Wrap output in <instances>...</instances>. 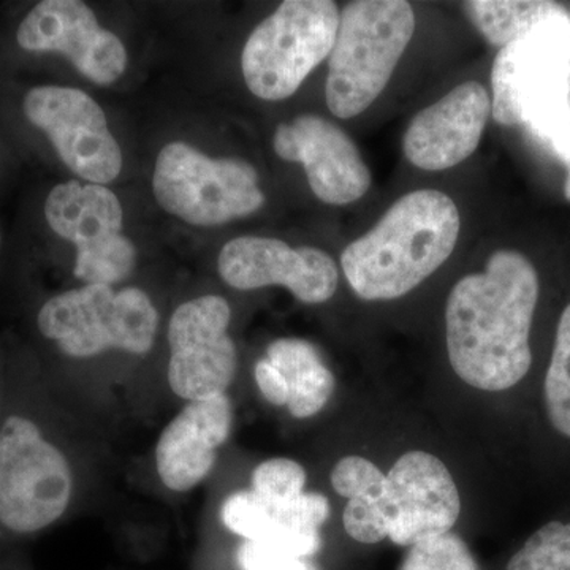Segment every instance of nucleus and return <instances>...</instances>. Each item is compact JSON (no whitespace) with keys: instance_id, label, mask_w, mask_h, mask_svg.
Masks as SVG:
<instances>
[{"instance_id":"cd10ccee","label":"nucleus","mask_w":570,"mask_h":570,"mask_svg":"<svg viewBox=\"0 0 570 570\" xmlns=\"http://www.w3.org/2000/svg\"><path fill=\"white\" fill-rule=\"evenodd\" d=\"M551 151L557 154L562 163L566 164V167H568V178H566L564 184V197L570 204V132L566 135L562 140L558 141L557 145L551 148Z\"/></svg>"},{"instance_id":"2eb2a0df","label":"nucleus","mask_w":570,"mask_h":570,"mask_svg":"<svg viewBox=\"0 0 570 570\" xmlns=\"http://www.w3.org/2000/svg\"><path fill=\"white\" fill-rule=\"evenodd\" d=\"M490 115L487 89L478 81L463 82L412 119L403 138L404 156L420 170L456 167L479 148Z\"/></svg>"},{"instance_id":"a878e982","label":"nucleus","mask_w":570,"mask_h":570,"mask_svg":"<svg viewBox=\"0 0 570 570\" xmlns=\"http://www.w3.org/2000/svg\"><path fill=\"white\" fill-rule=\"evenodd\" d=\"M343 523L356 542L377 543L389 538L387 520L374 499H351L344 509Z\"/></svg>"},{"instance_id":"9b49d317","label":"nucleus","mask_w":570,"mask_h":570,"mask_svg":"<svg viewBox=\"0 0 570 570\" xmlns=\"http://www.w3.org/2000/svg\"><path fill=\"white\" fill-rule=\"evenodd\" d=\"M14 41L28 55H61L96 85H111L127 67L122 41L100 28L94 11L80 0L36 3L18 22Z\"/></svg>"},{"instance_id":"b1692460","label":"nucleus","mask_w":570,"mask_h":570,"mask_svg":"<svg viewBox=\"0 0 570 570\" xmlns=\"http://www.w3.org/2000/svg\"><path fill=\"white\" fill-rule=\"evenodd\" d=\"M253 490L272 501H288L305 493L306 471L302 464L288 459L264 461L254 469Z\"/></svg>"},{"instance_id":"9d476101","label":"nucleus","mask_w":570,"mask_h":570,"mask_svg":"<svg viewBox=\"0 0 570 570\" xmlns=\"http://www.w3.org/2000/svg\"><path fill=\"white\" fill-rule=\"evenodd\" d=\"M230 317V306L217 295L190 299L175 311L168 324V384L175 395L190 403L230 387L238 366Z\"/></svg>"},{"instance_id":"ddd939ff","label":"nucleus","mask_w":570,"mask_h":570,"mask_svg":"<svg viewBox=\"0 0 570 570\" xmlns=\"http://www.w3.org/2000/svg\"><path fill=\"white\" fill-rule=\"evenodd\" d=\"M217 268L225 283L238 291L283 285L306 305L328 302L340 283L335 261L324 250L264 236L232 239L220 250Z\"/></svg>"},{"instance_id":"39448f33","label":"nucleus","mask_w":570,"mask_h":570,"mask_svg":"<svg viewBox=\"0 0 570 570\" xmlns=\"http://www.w3.org/2000/svg\"><path fill=\"white\" fill-rule=\"evenodd\" d=\"M43 340L70 358H91L108 348L145 355L159 328V313L140 288L82 285L50 296L37 311Z\"/></svg>"},{"instance_id":"a211bd4d","label":"nucleus","mask_w":570,"mask_h":570,"mask_svg":"<svg viewBox=\"0 0 570 570\" xmlns=\"http://www.w3.org/2000/svg\"><path fill=\"white\" fill-rule=\"evenodd\" d=\"M220 517L224 527L238 538L261 540L291 531L318 530L330 517V505L318 493L272 501L247 490L228 497Z\"/></svg>"},{"instance_id":"f03ea898","label":"nucleus","mask_w":570,"mask_h":570,"mask_svg":"<svg viewBox=\"0 0 570 570\" xmlns=\"http://www.w3.org/2000/svg\"><path fill=\"white\" fill-rule=\"evenodd\" d=\"M460 212L433 189L403 195L341 255L352 291L367 302L409 294L448 262L460 235Z\"/></svg>"},{"instance_id":"f3484780","label":"nucleus","mask_w":570,"mask_h":570,"mask_svg":"<svg viewBox=\"0 0 570 570\" xmlns=\"http://www.w3.org/2000/svg\"><path fill=\"white\" fill-rule=\"evenodd\" d=\"M234 409L225 395L190 401L163 431L156 448L157 474L168 490H193L212 472L217 449L230 436Z\"/></svg>"},{"instance_id":"393cba45","label":"nucleus","mask_w":570,"mask_h":570,"mask_svg":"<svg viewBox=\"0 0 570 570\" xmlns=\"http://www.w3.org/2000/svg\"><path fill=\"white\" fill-rule=\"evenodd\" d=\"M387 475L382 474L376 464L362 456H346L332 472V485L341 497L366 498L379 501L384 494Z\"/></svg>"},{"instance_id":"0eeeda50","label":"nucleus","mask_w":570,"mask_h":570,"mask_svg":"<svg viewBox=\"0 0 570 570\" xmlns=\"http://www.w3.org/2000/svg\"><path fill=\"white\" fill-rule=\"evenodd\" d=\"M157 204L184 223L214 227L250 216L265 204L253 165L212 159L186 142L164 146L154 168Z\"/></svg>"},{"instance_id":"aec40b11","label":"nucleus","mask_w":570,"mask_h":570,"mask_svg":"<svg viewBox=\"0 0 570 570\" xmlns=\"http://www.w3.org/2000/svg\"><path fill=\"white\" fill-rule=\"evenodd\" d=\"M464 10L483 39L493 47H508L542 22L564 13L554 2H510V0H471Z\"/></svg>"},{"instance_id":"6e6552de","label":"nucleus","mask_w":570,"mask_h":570,"mask_svg":"<svg viewBox=\"0 0 570 570\" xmlns=\"http://www.w3.org/2000/svg\"><path fill=\"white\" fill-rule=\"evenodd\" d=\"M43 216L52 234L77 247L73 273L86 285L121 283L137 264L122 235V206L108 187L69 181L52 187Z\"/></svg>"},{"instance_id":"f257e3e1","label":"nucleus","mask_w":570,"mask_h":570,"mask_svg":"<svg viewBox=\"0 0 570 570\" xmlns=\"http://www.w3.org/2000/svg\"><path fill=\"white\" fill-rule=\"evenodd\" d=\"M539 275L519 250L499 249L483 273L453 285L445 307L450 365L483 392L519 385L532 366V321Z\"/></svg>"},{"instance_id":"bb28decb","label":"nucleus","mask_w":570,"mask_h":570,"mask_svg":"<svg viewBox=\"0 0 570 570\" xmlns=\"http://www.w3.org/2000/svg\"><path fill=\"white\" fill-rule=\"evenodd\" d=\"M254 376L266 401H269L273 406H287V381H285L283 374H281L268 360H261V362L255 365Z\"/></svg>"},{"instance_id":"4be33fe9","label":"nucleus","mask_w":570,"mask_h":570,"mask_svg":"<svg viewBox=\"0 0 570 570\" xmlns=\"http://www.w3.org/2000/svg\"><path fill=\"white\" fill-rule=\"evenodd\" d=\"M508 570H570V521H549L524 542Z\"/></svg>"},{"instance_id":"1a4fd4ad","label":"nucleus","mask_w":570,"mask_h":570,"mask_svg":"<svg viewBox=\"0 0 570 570\" xmlns=\"http://www.w3.org/2000/svg\"><path fill=\"white\" fill-rule=\"evenodd\" d=\"M21 116L47 138L61 163L86 181L102 186L121 174V148L102 108L88 94L37 85L22 94Z\"/></svg>"},{"instance_id":"412c9836","label":"nucleus","mask_w":570,"mask_h":570,"mask_svg":"<svg viewBox=\"0 0 570 570\" xmlns=\"http://www.w3.org/2000/svg\"><path fill=\"white\" fill-rule=\"evenodd\" d=\"M542 396L550 426L570 441V303L558 322Z\"/></svg>"},{"instance_id":"20e7f679","label":"nucleus","mask_w":570,"mask_h":570,"mask_svg":"<svg viewBox=\"0 0 570 570\" xmlns=\"http://www.w3.org/2000/svg\"><path fill=\"white\" fill-rule=\"evenodd\" d=\"M73 474L62 449L24 411L0 417V531L29 538L66 515Z\"/></svg>"},{"instance_id":"423d86ee","label":"nucleus","mask_w":570,"mask_h":570,"mask_svg":"<svg viewBox=\"0 0 570 570\" xmlns=\"http://www.w3.org/2000/svg\"><path fill=\"white\" fill-rule=\"evenodd\" d=\"M340 10L330 0H287L250 33L242 55L243 77L255 97L268 102L298 91L332 55Z\"/></svg>"},{"instance_id":"c756f323","label":"nucleus","mask_w":570,"mask_h":570,"mask_svg":"<svg viewBox=\"0 0 570 570\" xmlns=\"http://www.w3.org/2000/svg\"><path fill=\"white\" fill-rule=\"evenodd\" d=\"M0 253H2V234H0Z\"/></svg>"},{"instance_id":"dca6fc26","label":"nucleus","mask_w":570,"mask_h":570,"mask_svg":"<svg viewBox=\"0 0 570 570\" xmlns=\"http://www.w3.org/2000/svg\"><path fill=\"white\" fill-rule=\"evenodd\" d=\"M570 71L568 10L501 48L491 70V115L499 126L521 124L524 100Z\"/></svg>"},{"instance_id":"7ed1b4c3","label":"nucleus","mask_w":570,"mask_h":570,"mask_svg":"<svg viewBox=\"0 0 570 570\" xmlns=\"http://www.w3.org/2000/svg\"><path fill=\"white\" fill-rule=\"evenodd\" d=\"M414 32V9L404 0H356L344 7L325 82L326 105L336 118H355L374 104Z\"/></svg>"},{"instance_id":"c85d7f7f","label":"nucleus","mask_w":570,"mask_h":570,"mask_svg":"<svg viewBox=\"0 0 570 570\" xmlns=\"http://www.w3.org/2000/svg\"><path fill=\"white\" fill-rule=\"evenodd\" d=\"M272 570H318V568L309 560H291L276 566V568Z\"/></svg>"},{"instance_id":"f8f14e48","label":"nucleus","mask_w":570,"mask_h":570,"mask_svg":"<svg viewBox=\"0 0 570 570\" xmlns=\"http://www.w3.org/2000/svg\"><path fill=\"white\" fill-rule=\"evenodd\" d=\"M379 508L389 539L401 547L448 534L459 521V489L448 466L431 453H404L387 474Z\"/></svg>"},{"instance_id":"4468645a","label":"nucleus","mask_w":570,"mask_h":570,"mask_svg":"<svg viewBox=\"0 0 570 570\" xmlns=\"http://www.w3.org/2000/svg\"><path fill=\"white\" fill-rule=\"evenodd\" d=\"M275 153L305 167L311 190L326 205L354 204L371 186L370 168L352 138L322 116H296L279 124Z\"/></svg>"},{"instance_id":"6ab92c4d","label":"nucleus","mask_w":570,"mask_h":570,"mask_svg":"<svg viewBox=\"0 0 570 570\" xmlns=\"http://www.w3.org/2000/svg\"><path fill=\"white\" fill-rule=\"evenodd\" d=\"M266 360L279 371L288 385L287 409L295 419L318 414L335 392V376L313 344L283 337L266 348Z\"/></svg>"},{"instance_id":"5701e85b","label":"nucleus","mask_w":570,"mask_h":570,"mask_svg":"<svg viewBox=\"0 0 570 570\" xmlns=\"http://www.w3.org/2000/svg\"><path fill=\"white\" fill-rule=\"evenodd\" d=\"M401 570H479L466 543L452 532L415 543Z\"/></svg>"}]
</instances>
